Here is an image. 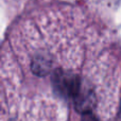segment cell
Returning <instances> with one entry per match:
<instances>
[{"instance_id": "obj_4", "label": "cell", "mask_w": 121, "mask_h": 121, "mask_svg": "<svg viewBox=\"0 0 121 121\" xmlns=\"http://www.w3.org/2000/svg\"><path fill=\"white\" fill-rule=\"evenodd\" d=\"M81 121H98V120H97V118L95 117L91 113H89V114H85V115H83Z\"/></svg>"}, {"instance_id": "obj_2", "label": "cell", "mask_w": 121, "mask_h": 121, "mask_svg": "<svg viewBox=\"0 0 121 121\" xmlns=\"http://www.w3.org/2000/svg\"><path fill=\"white\" fill-rule=\"evenodd\" d=\"M75 109L83 115L91 113L92 108L96 105V96L94 90L84 83H82V86L75 97L73 98Z\"/></svg>"}, {"instance_id": "obj_1", "label": "cell", "mask_w": 121, "mask_h": 121, "mask_svg": "<svg viewBox=\"0 0 121 121\" xmlns=\"http://www.w3.org/2000/svg\"><path fill=\"white\" fill-rule=\"evenodd\" d=\"M82 80L75 73L68 70L56 69L52 75L54 90L64 98H74L82 86Z\"/></svg>"}, {"instance_id": "obj_3", "label": "cell", "mask_w": 121, "mask_h": 121, "mask_svg": "<svg viewBox=\"0 0 121 121\" xmlns=\"http://www.w3.org/2000/svg\"><path fill=\"white\" fill-rule=\"evenodd\" d=\"M52 60L47 54H38L33 57L31 64L32 72L38 77H44L50 73Z\"/></svg>"}]
</instances>
